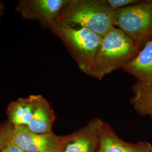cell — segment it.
Segmentation results:
<instances>
[{
    "label": "cell",
    "mask_w": 152,
    "mask_h": 152,
    "mask_svg": "<svg viewBox=\"0 0 152 152\" xmlns=\"http://www.w3.org/2000/svg\"><path fill=\"white\" fill-rule=\"evenodd\" d=\"M98 152H152V144L147 141L130 142L122 140L108 123L101 120Z\"/></svg>",
    "instance_id": "8"
},
{
    "label": "cell",
    "mask_w": 152,
    "mask_h": 152,
    "mask_svg": "<svg viewBox=\"0 0 152 152\" xmlns=\"http://www.w3.org/2000/svg\"><path fill=\"white\" fill-rule=\"evenodd\" d=\"M5 9V7L4 4L0 1V20L4 15Z\"/></svg>",
    "instance_id": "16"
},
{
    "label": "cell",
    "mask_w": 152,
    "mask_h": 152,
    "mask_svg": "<svg viewBox=\"0 0 152 152\" xmlns=\"http://www.w3.org/2000/svg\"><path fill=\"white\" fill-rule=\"evenodd\" d=\"M72 0H20L15 9L27 20L39 22L51 29Z\"/></svg>",
    "instance_id": "5"
},
{
    "label": "cell",
    "mask_w": 152,
    "mask_h": 152,
    "mask_svg": "<svg viewBox=\"0 0 152 152\" xmlns=\"http://www.w3.org/2000/svg\"><path fill=\"white\" fill-rule=\"evenodd\" d=\"M50 30L61 41L81 71L92 76L103 38L87 28L60 22H57Z\"/></svg>",
    "instance_id": "2"
},
{
    "label": "cell",
    "mask_w": 152,
    "mask_h": 152,
    "mask_svg": "<svg viewBox=\"0 0 152 152\" xmlns=\"http://www.w3.org/2000/svg\"><path fill=\"white\" fill-rule=\"evenodd\" d=\"M122 69L134 76L137 80L152 81V38L144 44L137 54Z\"/></svg>",
    "instance_id": "10"
},
{
    "label": "cell",
    "mask_w": 152,
    "mask_h": 152,
    "mask_svg": "<svg viewBox=\"0 0 152 152\" xmlns=\"http://www.w3.org/2000/svg\"><path fill=\"white\" fill-rule=\"evenodd\" d=\"M41 95L20 98L10 104L7 108L9 122L14 127H27L37 108Z\"/></svg>",
    "instance_id": "9"
},
{
    "label": "cell",
    "mask_w": 152,
    "mask_h": 152,
    "mask_svg": "<svg viewBox=\"0 0 152 152\" xmlns=\"http://www.w3.org/2000/svg\"><path fill=\"white\" fill-rule=\"evenodd\" d=\"M100 121L94 118L81 129L63 136L59 152H98Z\"/></svg>",
    "instance_id": "7"
},
{
    "label": "cell",
    "mask_w": 152,
    "mask_h": 152,
    "mask_svg": "<svg viewBox=\"0 0 152 152\" xmlns=\"http://www.w3.org/2000/svg\"><path fill=\"white\" fill-rule=\"evenodd\" d=\"M114 27L143 46L152 38V0L114 11Z\"/></svg>",
    "instance_id": "4"
},
{
    "label": "cell",
    "mask_w": 152,
    "mask_h": 152,
    "mask_svg": "<svg viewBox=\"0 0 152 152\" xmlns=\"http://www.w3.org/2000/svg\"><path fill=\"white\" fill-rule=\"evenodd\" d=\"M12 140L24 152H59L63 136H58L53 132L39 134L26 127H14Z\"/></svg>",
    "instance_id": "6"
},
{
    "label": "cell",
    "mask_w": 152,
    "mask_h": 152,
    "mask_svg": "<svg viewBox=\"0 0 152 152\" xmlns=\"http://www.w3.org/2000/svg\"><path fill=\"white\" fill-rule=\"evenodd\" d=\"M55 121V115L53 109L42 96L32 118L26 128L36 134H48L53 132L52 127Z\"/></svg>",
    "instance_id": "11"
},
{
    "label": "cell",
    "mask_w": 152,
    "mask_h": 152,
    "mask_svg": "<svg viewBox=\"0 0 152 152\" xmlns=\"http://www.w3.org/2000/svg\"><path fill=\"white\" fill-rule=\"evenodd\" d=\"M14 128L9 122L0 126V150L12 140Z\"/></svg>",
    "instance_id": "13"
},
{
    "label": "cell",
    "mask_w": 152,
    "mask_h": 152,
    "mask_svg": "<svg viewBox=\"0 0 152 152\" xmlns=\"http://www.w3.org/2000/svg\"><path fill=\"white\" fill-rule=\"evenodd\" d=\"M107 5L113 10L115 11L129 6L139 3L140 0H104Z\"/></svg>",
    "instance_id": "14"
},
{
    "label": "cell",
    "mask_w": 152,
    "mask_h": 152,
    "mask_svg": "<svg viewBox=\"0 0 152 152\" xmlns=\"http://www.w3.org/2000/svg\"><path fill=\"white\" fill-rule=\"evenodd\" d=\"M142 48L118 28H112L102 38L91 76L101 80L112 72L123 68Z\"/></svg>",
    "instance_id": "1"
},
{
    "label": "cell",
    "mask_w": 152,
    "mask_h": 152,
    "mask_svg": "<svg viewBox=\"0 0 152 152\" xmlns=\"http://www.w3.org/2000/svg\"><path fill=\"white\" fill-rule=\"evenodd\" d=\"M134 95L130 102L140 115H148L152 120V81L137 80L132 86Z\"/></svg>",
    "instance_id": "12"
},
{
    "label": "cell",
    "mask_w": 152,
    "mask_h": 152,
    "mask_svg": "<svg viewBox=\"0 0 152 152\" xmlns=\"http://www.w3.org/2000/svg\"><path fill=\"white\" fill-rule=\"evenodd\" d=\"M57 22L87 28L102 38L115 27L114 11L104 0H72Z\"/></svg>",
    "instance_id": "3"
},
{
    "label": "cell",
    "mask_w": 152,
    "mask_h": 152,
    "mask_svg": "<svg viewBox=\"0 0 152 152\" xmlns=\"http://www.w3.org/2000/svg\"><path fill=\"white\" fill-rule=\"evenodd\" d=\"M0 152H24L12 140L5 147L2 148Z\"/></svg>",
    "instance_id": "15"
}]
</instances>
